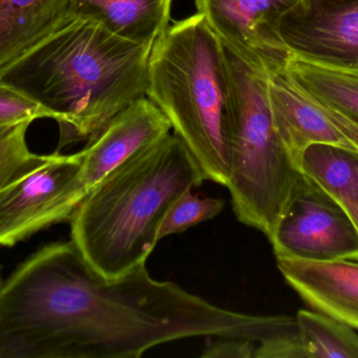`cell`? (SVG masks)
I'll return each mask as SVG.
<instances>
[{"label": "cell", "instance_id": "1", "mask_svg": "<svg viewBox=\"0 0 358 358\" xmlns=\"http://www.w3.org/2000/svg\"><path fill=\"white\" fill-rule=\"evenodd\" d=\"M152 46L71 14L8 67L0 83L50 111L59 124L56 153H61L92 140L117 113L146 97Z\"/></svg>", "mask_w": 358, "mask_h": 358}, {"label": "cell", "instance_id": "2", "mask_svg": "<svg viewBox=\"0 0 358 358\" xmlns=\"http://www.w3.org/2000/svg\"><path fill=\"white\" fill-rule=\"evenodd\" d=\"M203 172L178 135L168 134L134 153L106 177L71 214V240L106 280L146 264L164 219Z\"/></svg>", "mask_w": 358, "mask_h": 358}, {"label": "cell", "instance_id": "3", "mask_svg": "<svg viewBox=\"0 0 358 358\" xmlns=\"http://www.w3.org/2000/svg\"><path fill=\"white\" fill-rule=\"evenodd\" d=\"M146 97L169 119L204 179L227 186L233 102L229 55L199 13L174 21L153 43Z\"/></svg>", "mask_w": 358, "mask_h": 358}, {"label": "cell", "instance_id": "4", "mask_svg": "<svg viewBox=\"0 0 358 358\" xmlns=\"http://www.w3.org/2000/svg\"><path fill=\"white\" fill-rule=\"evenodd\" d=\"M227 55L233 102L225 187L236 218L268 237L304 174L275 128L267 95L268 76Z\"/></svg>", "mask_w": 358, "mask_h": 358}, {"label": "cell", "instance_id": "5", "mask_svg": "<svg viewBox=\"0 0 358 358\" xmlns=\"http://www.w3.org/2000/svg\"><path fill=\"white\" fill-rule=\"evenodd\" d=\"M267 239L277 259L358 262V230L352 220L334 198L305 174Z\"/></svg>", "mask_w": 358, "mask_h": 358}, {"label": "cell", "instance_id": "6", "mask_svg": "<svg viewBox=\"0 0 358 358\" xmlns=\"http://www.w3.org/2000/svg\"><path fill=\"white\" fill-rule=\"evenodd\" d=\"M81 161L80 151L42 155L0 191V246L13 247L52 225L69 222L65 198Z\"/></svg>", "mask_w": 358, "mask_h": 358}, {"label": "cell", "instance_id": "7", "mask_svg": "<svg viewBox=\"0 0 358 358\" xmlns=\"http://www.w3.org/2000/svg\"><path fill=\"white\" fill-rule=\"evenodd\" d=\"M227 52L252 71L271 75L289 54L279 36L282 17L300 0H194Z\"/></svg>", "mask_w": 358, "mask_h": 358}, {"label": "cell", "instance_id": "8", "mask_svg": "<svg viewBox=\"0 0 358 358\" xmlns=\"http://www.w3.org/2000/svg\"><path fill=\"white\" fill-rule=\"evenodd\" d=\"M279 36L289 56L358 76V0H300Z\"/></svg>", "mask_w": 358, "mask_h": 358}, {"label": "cell", "instance_id": "9", "mask_svg": "<svg viewBox=\"0 0 358 358\" xmlns=\"http://www.w3.org/2000/svg\"><path fill=\"white\" fill-rule=\"evenodd\" d=\"M171 130L169 119L147 97L117 113L80 151L81 164L65 198L69 219L77 206L115 168L167 136Z\"/></svg>", "mask_w": 358, "mask_h": 358}, {"label": "cell", "instance_id": "10", "mask_svg": "<svg viewBox=\"0 0 358 358\" xmlns=\"http://www.w3.org/2000/svg\"><path fill=\"white\" fill-rule=\"evenodd\" d=\"M267 95L275 128L296 165L307 147L331 144L357 149L292 81L285 65L268 76Z\"/></svg>", "mask_w": 358, "mask_h": 358}, {"label": "cell", "instance_id": "11", "mask_svg": "<svg viewBox=\"0 0 358 358\" xmlns=\"http://www.w3.org/2000/svg\"><path fill=\"white\" fill-rule=\"evenodd\" d=\"M277 266L308 306L358 330V262L277 259Z\"/></svg>", "mask_w": 358, "mask_h": 358}, {"label": "cell", "instance_id": "12", "mask_svg": "<svg viewBox=\"0 0 358 358\" xmlns=\"http://www.w3.org/2000/svg\"><path fill=\"white\" fill-rule=\"evenodd\" d=\"M69 15V0H0V75Z\"/></svg>", "mask_w": 358, "mask_h": 358}, {"label": "cell", "instance_id": "13", "mask_svg": "<svg viewBox=\"0 0 358 358\" xmlns=\"http://www.w3.org/2000/svg\"><path fill=\"white\" fill-rule=\"evenodd\" d=\"M173 0H69L71 14L102 23L111 33L153 46L167 29Z\"/></svg>", "mask_w": 358, "mask_h": 358}, {"label": "cell", "instance_id": "14", "mask_svg": "<svg viewBox=\"0 0 358 358\" xmlns=\"http://www.w3.org/2000/svg\"><path fill=\"white\" fill-rule=\"evenodd\" d=\"M300 170L344 208L358 230V151L313 144L301 157Z\"/></svg>", "mask_w": 358, "mask_h": 358}, {"label": "cell", "instance_id": "15", "mask_svg": "<svg viewBox=\"0 0 358 358\" xmlns=\"http://www.w3.org/2000/svg\"><path fill=\"white\" fill-rule=\"evenodd\" d=\"M285 69L303 94L358 124V76L292 56Z\"/></svg>", "mask_w": 358, "mask_h": 358}, {"label": "cell", "instance_id": "16", "mask_svg": "<svg viewBox=\"0 0 358 358\" xmlns=\"http://www.w3.org/2000/svg\"><path fill=\"white\" fill-rule=\"evenodd\" d=\"M304 358H358V334L346 324L319 311L296 315Z\"/></svg>", "mask_w": 358, "mask_h": 358}, {"label": "cell", "instance_id": "17", "mask_svg": "<svg viewBox=\"0 0 358 358\" xmlns=\"http://www.w3.org/2000/svg\"><path fill=\"white\" fill-rule=\"evenodd\" d=\"M192 191H185L170 208L159 228V241L168 235L185 233L191 227L212 220L224 209L223 200L200 198L193 195Z\"/></svg>", "mask_w": 358, "mask_h": 358}, {"label": "cell", "instance_id": "18", "mask_svg": "<svg viewBox=\"0 0 358 358\" xmlns=\"http://www.w3.org/2000/svg\"><path fill=\"white\" fill-rule=\"evenodd\" d=\"M31 122H22L0 132V191L33 167L42 155L29 151L27 141Z\"/></svg>", "mask_w": 358, "mask_h": 358}, {"label": "cell", "instance_id": "19", "mask_svg": "<svg viewBox=\"0 0 358 358\" xmlns=\"http://www.w3.org/2000/svg\"><path fill=\"white\" fill-rule=\"evenodd\" d=\"M42 118L52 119L50 111L19 90L0 83V128Z\"/></svg>", "mask_w": 358, "mask_h": 358}, {"label": "cell", "instance_id": "20", "mask_svg": "<svg viewBox=\"0 0 358 358\" xmlns=\"http://www.w3.org/2000/svg\"><path fill=\"white\" fill-rule=\"evenodd\" d=\"M208 343L203 357H256L259 343L240 338H212Z\"/></svg>", "mask_w": 358, "mask_h": 358}, {"label": "cell", "instance_id": "21", "mask_svg": "<svg viewBox=\"0 0 358 358\" xmlns=\"http://www.w3.org/2000/svg\"><path fill=\"white\" fill-rule=\"evenodd\" d=\"M301 92H302V90H301ZM311 101L319 106V109L327 116L328 119L346 136V138L350 141L351 144L358 151V124L351 121L350 119L345 117L344 115L338 113V111L330 109V107L320 104V103L315 102V101Z\"/></svg>", "mask_w": 358, "mask_h": 358}, {"label": "cell", "instance_id": "22", "mask_svg": "<svg viewBox=\"0 0 358 358\" xmlns=\"http://www.w3.org/2000/svg\"><path fill=\"white\" fill-rule=\"evenodd\" d=\"M3 277H2V267L0 263V291H1L2 285H3Z\"/></svg>", "mask_w": 358, "mask_h": 358}, {"label": "cell", "instance_id": "23", "mask_svg": "<svg viewBox=\"0 0 358 358\" xmlns=\"http://www.w3.org/2000/svg\"><path fill=\"white\" fill-rule=\"evenodd\" d=\"M4 130H6V128H0V132H3Z\"/></svg>", "mask_w": 358, "mask_h": 358}]
</instances>
